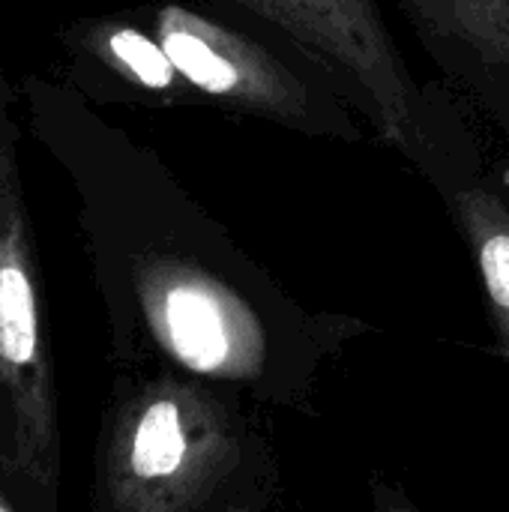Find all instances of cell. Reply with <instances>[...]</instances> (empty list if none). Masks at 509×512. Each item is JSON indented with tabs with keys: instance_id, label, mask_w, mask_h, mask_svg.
<instances>
[{
	"instance_id": "9",
	"label": "cell",
	"mask_w": 509,
	"mask_h": 512,
	"mask_svg": "<svg viewBox=\"0 0 509 512\" xmlns=\"http://www.w3.org/2000/svg\"><path fill=\"white\" fill-rule=\"evenodd\" d=\"M369 492H372V512H423L396 483L384 477H372Z\"/></svg>"
},
{
	"instance_id": "3",
	"label": "cell",
	"mask_w": 509,
	"mask_h": 512,
	"mask_svg": "<svg viewBox=\"0 0 509 512\" xmlns=\"http://www.w3.org/2000/svg\"><path fill=\"white\" fill-rule=\"evenodd\" d=\"M228 3L306 51L345 93L375 138L405 156L441 198L483 180V153L441 87L408 69L378 0H213Z\"/></svg>"
},
{
	"instance_id": "7",
	"label": "cell",
	"mask_w": 509,
	"mask_h": 512,
	"mask_svg": "<svg viewBox=\"0 0 509 512\" xmlns=\"http://www.w3.org/2000/svg\"><path fill=\"white\" fill-rule=\"evenodd\" d=\"M444 204L453 213L456 228L462 231L486 300L492 312V324L498 333L501 354L509 360V210L495 186V180L483 177L456 189Z\"/></svg>"
},
{
	"instance_id": "1",
	"label": "cell",
	"mask_w": 509,
	"mask_h": 512,
	"mask_svg": "<svg viewBox=\"0 0 509 512\" xmlns=\"http://www.w3.org/2000/svg\"><path fill=\"white\" fill-rule=\"evenodd\" d=\"M93 249L117 369H171L312 420L324 366L369 330L294 300L153 162L102 213Z\"/></svg>"
},
{
	"instance_id": "10",
	"label": "cell",
	"mask_w": 509,
	"mask_h": 512,
	"mask_svg": "<svg viewBox=\"0 0 509 512\" xmlns=\"http://www.w3.org/2000/svg\"><path fill=\"white\" fill-rule=\"evenodd\" d=\"M498 192H501V198H504V204H507L509 210V153H507V162L501 165V171H498Z\"/></svg>"
},
{
	"instance_id": "8",
	"label": "cell",
	"mask_w": 509,
	"mask_h": 512,
	"mask_svg": "<svg viewBox=\"0 0 509 512\" xmlns=\"http://www.w3.org/2000/svg\"><path fill=\"white\" fill-rule=\"evenodd\" d=\"M216 512H282V495H279V471L261 477L258 483L237 492L222 510Z\"/></svg>"
},
{
	"instance_id": "11",
	"label": "cell",
	"mask_w": 509,
	"mask_h": 512,
	"mask_svg": "<svg viewBox=\"0 0 509 512\" xmlns=\"http://www.w3.org/2000/svg\"><path fill=\"white\" fill-rule=\"evenodd\" d=\"M0 512H21L12 501H9V495H6L3 489H0Z\"/></svg>"
},
{
	"instance_id": "5",
	"label": "cell",
	"mask_w": 509,
	"mask_h": 512,
	"mask_svg": "<svg viewBox=\"0 0 509 512\" xmlns=\"http://www.w3.org/2000/svg\"><path fill=\"white\" fill-rule=\"evenodd\" d=\"M444 78L509 147V0H396Z\"/></svg>"
},
{
	"instance_id": "2",
	"label": "cell",
	"mask_w": 509,
	"mask_h": 512,
	"mask_svg": "<svg viewBox=\"0 0 509 512\" xmlns=\"http://www.w3.org/2000/svg\"><path fill=\"white\" fill-rule=\"evenodd\" d=\"M273 471L255 405L171 369H117L90 512H216Z\"/></svg>"
},
{
	"instance_id": "4",
	"label": "cell",
	"mask_w": 509,
	"mask_h": 512,
	"mask_svg": "<svg viewBox=\"0 0 509 512\" xmlns=\"http://www.w3.org/2000/svg\"><path fill=\"white\" fill-rule=\"evenodd\" d=\"M141 15L186 84L192 105L270 120L309 138L363 141L360 114L339 84L258 18L234 6L213 12L174 0Z\"/></svg>"
},
{
	"instance_id": "6",
	"label": "cell",
	"mask_w": 509,
	"mask_h": 512,
	"mask_svg": "<svg viewBox=\"0 0 509 512\" xmlns=\"http://www.w3.org/2000/svg\"><path fill=\"white\" fill-rule=\"evenodd\" d=\"M72 45L126 96L147 105H192L186 84L141 12L78 24Z\"/></svg>"
}]
</instances>
